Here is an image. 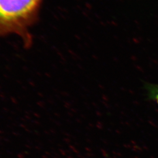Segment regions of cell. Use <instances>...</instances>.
Segmentation results:
<instances>
[{"label":"cell","instance_id":"1","mask_svg":"<svg viewBox=\"0 0 158 158\" xmlns=\"http://www.w3.org/2000/svg\"><path fill=\"white\" fill-rule=\"evenodd\" d=\"M43 0H0V37L15 35L25 48L33 44L31 31L39 19Z\"/></svg>","mask_w":158,"mask_h":158},{"label":"cell","instance_id":"2","mask_svg":"<svg viewBox=\"0 0 158 158\" xmlns=\"http://www.w3.org/2000/svg\"></svg>","mask_w":158,"mask_h":158}]
</instances>
